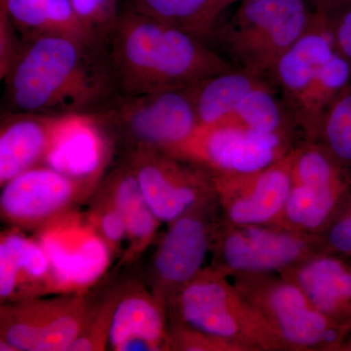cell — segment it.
I'll use <instances>...</instances> for the list:
<instances>
[{"instance_id": "1", "label": "cell", "mask_w": 351, "mask_h": 351, "mask_svg": "<svg viewBox=\"0 0 351 351\" xmlns=\"http://www.w3.org/2000/svg\"><path fill=\"white\" fill-rule=\"evenodd\" d=\"M23 40L3 78L7 113L93 114L119 95L104 44L61 34Z\"/></svg>"}, {"instance_id": "2", "label": "cell", "mask_w": 351, "mask_h": 351, "mask_svg": "<svg viewBox=\"0 0 351 351\" xmlns=\"http://www.w3.org/2000/svg\"><path fill=\"white\" fill-rule=\"evenodd\" d=\"M106 45L120 95L195 86L237 69L202 39L124 7Z\"/></svg>"}, {"instance_id": "3", "label": "cell", "mask_w": 351, "mask_h": 351, "mask_svg": "<svg viewBox=\"0 0 351 351\" xmlns=\"http://www.w3.org/2000/svg\"><path fill=\"white\" fill-rule=\"evenodd\" d=\"M169 323L232 341L247 351H286L257 309L223 270L206 265L168 301Z\"/></svg>"}, {"instance_id": "4", "label": "cell", "mask_w": 351, "mask_h": 351, "mask_svg": "<svg viewBox=\"0 0 351 351\" xmlns=\"http://www.w3.org/2000/svg\"><path fill=\"white\" fill-rule=\"evenodd\" d=\"M315 12L307 0H241L209 40L225 51L235 68L271 82L279 59L306 32Z\"/></svg>"}, {"instance_id": "5", "label": "cell", "mask_w": 351, "mask_h": 351, "mask_svg": "<svg viewBox=\"0 0 351 351\" xmlns=\"http://www.w3.org/2000/svg\"><path fill=\"white\" fill-rule=\"evenodd\" d=\"M195 86L154 93L119 94L90 115L110 142L123 143L128 154L138 149L171 152L200 126Z\"/></svg>"}, {"instance_id": "6", "label": "cell", "mask_w": 351, "mask_h": 351, "mask_svg": "<svg viewBox=\"0 0 351 351\" xmlns=\"http://www.w3.org/2000/svg\"><path fill=\"white\" fill-rule=\"evenodd\" d=\"M230 277L286 351H335L348 335L325 317L297 284L280 274L239 272Z\"/></svg>"}, {"instance_id": "7", "label": "cell", "mask_w": 351, "mask_h": 351, "mask_svg": "<svg viewBox=\"0 0 351 351\" xmlns=\"http://www.w3.org/2000/svg\"><path fill=\"white\" fill-rule=\"evenodd\" d=\"M290 159L287 200L274 225L321 235L351 193V173L321 142L302 141Z\"/></svg>"}, {"instance_id": "8", "label": "cell", "mask_w": 351, "mask_h": 351, "mask_svg": "<svg viewBox=\"0 0 351 351\" xmlns=\"http://www.w3.org/2000/svg\"><path fill=\"white\" fill-rule=\"evenodd\" d=\"M323 252L320 235L278 225H230L221 219L210 265L228 276L239 272L279 274Z\"/></svg>"}, {"instance_id": "9", "label": "cell", "mask_w": 351, "mask_h": 351, "mask_svg": "<svg viewBox=\"0 0 351 351\" xmlns=\"http://www.w3.org/2000/svg\"><path fill=\"white\" fill-rule=\"evenodd\" d=\"M298 144L283 136L256 130L230 117L211 125H200L186 142L167 154L212 175L239 174L276 163Z\"/></svg>"}, {"instance_id": "10", "label": "cell", "mask_w": 351, "mask_h": 351, "mask_svg": "<svg viewBox=\"0 0 351 351\" xmlns=\"http://www.w3.org/2000/svg\"><path fill=\"white\" fill-rule=\"evenodd\" d=\"M38 240L49 258L57 294L82 295L110 267L112 252L88 216L58 215L41 226Z\"/></svg>"}, {"instance_id": "11", "label": "cell", "mask_w": 351, "mask_h": 351, "mask_svg": "<svg viewBox=\"0 0 351 351\" xmlns=\"http://www.w3.org/2000/svg\"><path fill=\"white\" fill-rule=\"evenodd\" d=\"M1 339L16 351H68L90 311L80 294L8 302L1 307Z\"/></svg>"}, {"instance_id": "12", "label": "cell", "mask_w": 351, "mask_h": 351, "mask_svg": "<svg viewBox=\"0 0 351 351\" xmlns=\"http://www.w3.org/2000/svg\"><path fill=\"white\" fill-rule=\"evenodd\" d=\"M221 221L215 196L172 223L157 246L152 262L154 292L168 302L206 265Z\"/></svg>"}, {"instance_id": "13", "label": "cell", "mask_w": 351, "mask_h": 351, "mask_svg": "<svg viewBox=\"0 0 351 351\" xmlns=\"http://www.w3.org/2000/svg\"><path fill=\"white\" fill-rule=\"evenodd\" d=\"M125 162L160 223H172L215 196L208 171L167 152L138 149L127 154Z\"/></svg>"}, {"instance_id": "14", "label": "cell", "mask_w": 351, "mask_h": 351, "mask_svg": "<svg viewBox=\"0 0 351 351\" xmlns=\"http://www.w3.org/2000/svg\"><path fill=\"white\" fill-rule=\"evenodd\" d=\"M291 152V151H290ZM248 173L212 175L215 199L230 225H272L282 214L290 189L291 159Z\"/></svg>"}, {"instance_id": "15", "label": "cell", "mask_w": 351, "mask_h": 351, "mask_svg": "<svg viewBox=\"0 0 351 351\" xmlns=\"http://www.w3.org/2000/svg\"><path fill=\"white\" fill-rule=\"evenodd\" d=\"M94 186L49 166H34L1 186V215L11 226L18 228L43 226L66 212Z\"/></svg>"}, {"instance_id": "16", "label": "cell", "mask_w": 351, "mask_h": 351, "mask_svg": "<svg viewBox=\"0 0 351 351\" xmlns=\"http://www.w3.org/2000/svg\"><path fill=\"white\" fill-rule=\"evenodd\" d=\"M167 302L144 288L115 295L108 348L115 351L171 350Z\"/></svg>"}, {"instance_id": "17", "label": "cell", "mask_w": 351, "mask_h": 351, "mask_svg": "<svg viewBox=\"0 0 351 351\" xmlns=\"http://www.w3.org/2000/svg\"><path fill=\"white\" fill-rule=\"evenodd\" d=\"M278 274L297 284L332 324L351 332L350 261L320 252Z\"/></svg>"}, {"instance_id": "18", "label": "cell", "mask_w": 351, "mask_h": 351, "mask_svg": "<svg viewBox=\"0 0 351 351\" xmlns=\"http://www.w3.org/2000/svg\"><path fill=\"white\" fill-rule=\"evenodd\" d=\"M107 136L90 114H69L58 131L44 165L73 179L96 184L110 160Z\"/></svg>"}, {"instance_id": "19", "label": "cell", "mask_w": 351, "mask_h": 351, "mask_svg": "<svg viewBox=\"0 0 351 351\" xmlns=\"http://www.w3.org/2000/svg\"><path fill=\"white\" fill-rule=\"evenodd\" d=\"M57 294L49 258L38 240L19 232L2 233L0 299L3 304Z\"/></svg>"}, {"instance_id": "20", "label": "cell", "mask_w": 351, "mask_h": 351, "mask_svg": "<svg viewBox=\"0 0 351 351\" xmlns=\"http://www.w3.org/2000/svg\"><path fill=\"white\" fill-rule=\"evenodd\" d=\"M66 115L7 113L0 133V184L43 164Z\"/></svg>"}, {"instance_id": "21", "label": "cell", "mask_w": 351, "mask_h": 351, "mask_svg": "<svg viewBox=\"0 0 351 351\" xmlns=\"http://www.w3.org/2000/svg\"><path fill=\"white\" fill-rule=\"evenodd\" d=\"M335 53L324 18L320 12H315L308 29L279 59L272 75V84L281 95L287 112Z\"/></svg>"}, {"instance_id": "22", "label": "cell", "mask_w": 351, "mask_h": 351, "mask_svg": "<svg viewBox=\"0 0 351 351\" xmlns=\"http://www.w3.org/2000/svg\"><path fill=\"white\" fill-rule=\"evenodd\" d=\"M1 9L23 39L61 34L106 45L103 39L80 21L71 0H1Z\"/></svg>"}, {"instance_id": "23", "label": "cell", "mask_w": 351, "mask_h": 351, "mask_svg": "<svg viewBox=\"0 0 351 351\" xmlns=\"http://www.w3.org/2000/svg\"><path fill=\"white\" fill-rule=\"evenodd\" d=\"M350 82V63L338 53H335L288 112L302 140L318 142L321 126L327 112L343 88Z\"/></svg>"}, {"instance_id": "24", "label": "cell", "mask_w": 351, "mask_h": 351, "mask_svg": "<svg viewBox=\"0 0 351 351\" xmlns=\"http://www.w3.org/2000/svg\"><path fill=\"white\" fill-rule=\"evenodd\" d=\"M108 196L125 223L128 248L124 261L132 262L151 245L160 221L147 204L126 162L110 178Z\"/></svg>"}, {"instance_id": "25", "label": "cell", "mask_w": 351, "mask_h": 351, "mask_svg": "<svg viewBox=\"0 0 351 351\" xmlns=\"http://www.w3.org/2000/svg\"><path fill=\"white\" fill-rule=\"evenodd\" d=\"M122 7L206 43L228 6L223 0H122Z\"/></svg>"}, {"instance_id": "26", "label": "cell", "mask_w": 351, "mask_h": 351, "mask_svg": "<svg viewBox=\"0 0 351 351\" xmlns=\"http://www.w3.org/2000/svg\"><path fill=\"white\" fill-rule=\"evenodd\" d=\"M271 83L239 69L211 76L193 88L200 125H211L234 114L247 95Z\"/></svg>"}, {"instance_id": "27", "label": "cell", "mask_w": 351, "mask_h": 351, "mask_svg": "<svg viewBox=\"0 0 351 351\" xmlns=\"http://www.w3.org/2000/svg\"><path fill=\"white\" fill-rule=\"evenodd\" d=\"M278 90L272 83L256 88L245 97L232 115L245 125L302 142V138L284 107Z\"/></svg>"}, {"instance_id": "28", "label": "cell", "mask_w": 351, "mask_h": 351, "mask_svg": "<svg viewBox=\"0 0 351 351\" xmlns=\"http://www.w3.org/2000/svg\"><path fill=\"white\" fill-rule=\"evenodd\" d=\"M318 142L351 173V82L343 88L327 112Z\"/></svg>"}, {"instance_id": "29", "label": "cell", "mask_w": 351, "mask_h": 351, "mask_svg": "<svg viewBox=\"0 0 351 351\" xmlns=\"http://www.w3.org/2000/svg\"><path fill=\"white\" fill-rule=\"evenodd\" d=\"M71 2L83 24L107 43L121 12V0H71Z\"/></svg>"}, {"instance_id": "30", "label": "cell", "mask_w": 351, "mask_h": 351, "mask_svg": "<svg viewBox=\"0 0 351 351\" xmlns=\"http://www.w3.org/2000/svg\"><path fill=\"white\" fill-rule=\"evenodd\" d=\"M171 350L247 351L243 346L184 325L169 323Z\"/></svg>"}, {"instance_id": "31", "label": "cell", "mask_w": 351, "mask_h": 351, "mask_svg": "<svg viewBox=\"0 0 351 351\" xmlns=\"http://www.w3.org/2000/svg\"><path fill=\"white\" fill-rule=\"evenodd\" d=\"M114 299L115 295L108 300L96 316H90L82 334L68 351L105 350L108 348Z\"/></svg>"}, {"instance_id": "32", "label": "cell", "mask_w": 351, "mask_h": 351, "mask_svg": "<svg viewBox=\"0 0 351 351\" xmlns=\"http://www.w3.org/2000/svg\"><path fill=\"white\" fill-rule=\"evenodd\" d=\"M320 237L323 252L335 254L351 262V193Z\"/></svg>"}, {"instance_id": "33", "label": "cell", "mask_w": 351, "mask_h": 351, "mask_svg": "<svg viewBox=\"0 0 351 351\" xmlns=\"http://www.w3.org/2000/svg\"><path fill=\"white\" fill-rule=\"evenodd\" d=\"M96 230L113 252L127 241V230L123 218L110 199L97 208L93 214L89 215Z\"/></svg>"}, {"instance_id": "34", "label": "cell", "mask_w": 351, "mask_h": 351, "mask_svg": "<svg viewBox=\"0 0 351 351\" xmlns=\"http://www.w3.org/2000/svg\"><path fill=\"white\" fill-rule=\"evenodd\" d=\"M321 14L331 36L335 50L351 66V2Z\"/></svg>"}, {"instance_id": "35", "label": "cell", "mask_w": 351, "mask_h": 351, "mask_svg": "<svg viewBox=\"0 0 351 351\" xmlns=\"http://www.w3.org/2000/svg\"><path fill=\"white\" fill-rule=\"evenodd\" d=\"M0 75L1 80L8 73L16 58L18 57L23 48L24 40L18 38L17 29L14 27L12 22L9 19L8 16L3 9H1V18H0Z\"/></svg>"}, {"instance_id": "36", "label": "cell", "mask_w": 351, "mask_h": 351, "mask_svg": "<svg viewBox=\"0 0 351 351\" xmlns=\"http://www.w3.org/2000/svg\"><path fill=\"white\" fill-rule=\"evenodd\" d=\"M316 12L326 13L351 0H307Z\"/></svg>"}, {"instance_id": "37", "label": "cell", "mask_w": 351, "mask_h": 351, "mask_svg": "<svg viewBox=\"0 0 351 351\" xmlns=\"http://www.w3.org/2000/svg\"><path fill=\"white\" fill-rule=\"evenodd\" d=\"M335 351H351V332L341 339Z\"/></svg>"}, {"instance_id": "38", "label": "cell", "mask_w": 351, "mask_h": 351, "mask_svg": "<svg viewBox=\"0 0 351 351\" xmlns=\"http://www.w3.org/2000/svg\"><path fill=\"white\" fill-rule=\"evenodd\" d=\"M223 1H225L226 5L230 6L233 2L239 1V0H223Z\"/></svg>"}]
</instances>
